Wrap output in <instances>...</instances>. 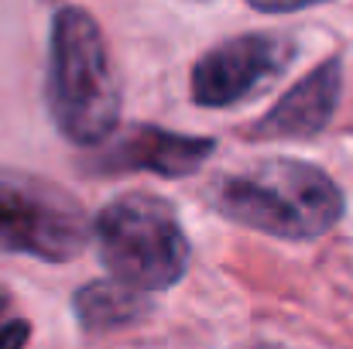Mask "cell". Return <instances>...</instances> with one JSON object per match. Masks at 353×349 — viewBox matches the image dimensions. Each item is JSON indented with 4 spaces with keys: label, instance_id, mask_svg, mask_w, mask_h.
<instances>
[{
    "label": "cell",
    "instance_id": "cell-1",
    "mask_svg": "<svg viewBox=\"0 0 353 349\" xmlns=\"http://www.w3.org/2000/svg\"><path fill=\"white\" fill-rule=\"evenodd\" d=\"M210 202L230 223L281 240H316L347 209L340 185L323 168L295 158H264L220 175L210 185Z\"/></svg>",
    "mask_w": 353,
    "mask_h": 349
},
{
    "label": "cell",
    "instance_id": "cell-2",
    "mask_svg": "<svg viewBox=\"0 0 353 349\" xmlns=\"http://www.w3.org/2000/svg\"><path fill=\"white\" fill-rule=\"evenodd\" d=\"M48 114L72 144L100 147L117 134L120 83L100 24L83 7H62L48 38Z\"/></svg>",
    "mask_w": 353,
    "mask_h": 349
},
{
    "label": "cell",
    "instance_id": "cell-3",
    "mask_svg": "<svg viewBox=\"0 0 353 349\" xmlns=\"http://www.w3.org/2000/svg\"><path fill=\"white\" fill-rule=\"evenodd\" d=\"M93 240L114 281L144 295L179 284L192 260L175 209L154 195H123L103 206L93 223Z\"/></svg>",
    "mask_w": 353,
    "mask_h": 349
},
{
    "label": "cell",
    "instance_id": "cell-4",
    "mask_svg": "<svg viewBox=\"0 0 353 349\" xmlns=\"http://www.w3.org/2000/svg\"><path fill=\"white\" fill-rule=\"evenodd\" d=\"M93 223L59 185L38 175L0 168V250L45 264L72 260L86 250Z\"/></svg>",
    "mask_w": 353,
    "mask_h": 349
},
{
    "label": "cell",
    "instance_id": "cell-5",
    "mask_svg": "<svg viewBox=\"0 0 353 349\" xmlns=\"http://www.w3.org/2000/svg\"><path fill=\"white\" fill-rule=\"evenodd\" d=\"M295 52L285 34H236L192 65L189 93L199 107H236L264 93L295 62Z\"/></svg>",
    "mask_w": 353,
    "mask_h": 349
},
{
    "label": "cell",
    "instance_id": "cell-6",
    "mask_svg": "<svg viewBox=\"0 0 353 349\" xmlns=\"http://www.w3.org/2000/svg\"><path fill=\"white\" fill-rule=\"evenodd\" d=\"M210 137H189L175 130H161L151 123H134L100 144V151L90 158V171L100 175H127V171H151L161 178H182L192 175L210 154Z\"/></svg>",
    "mask_w": 353,
    "mask_h": 349
},
{
    "label": "cell",
    "instance_id": "cell-7",
    "mask_svg": "<svg viewBox=\"0 0 353 349\" xmlns=\"http://www.w3.org/2000/svg\"><path fill=\"white\" fill-rule=\"evenodd\" d=\"M343 93V62L326 59L302 83H295L278 107H271L250 127L254 140H288V137H316L336 114Z\"/></svg>",
    "mask_w": 353,
    "mask_h": 349
},
{
    "label": "cell",
    "instance_id": "cell-8",
    "mask_svg": "<svg viewBox=\"0 0 353 349\" xmlns=\"http://www.w3.org/2000/svg\"><path fill=\"white\" fill-rule=\"evenodd\" d=\"M72 312L86 332H110V329H127L148 319L151 302L144 291L127 288L120 281H90L86 288L76 291Z\"/></svg>",
    "mask_w": 353,
    "mask_h": 349
},
{
    "label": "cell",
    "instance_id": "cell-9",
    "mask_svg": "<svg viewBox=\"0 0 353 349\" xmlns=\"http://www.w3.org/2000/svg\"><path fill=\"white\" fill-rule=\"evenodd\" d=\"M31 336V326L10 312V302L7 295H0V349H24Z\"/></svg>",
    "mask_w": 353,
    "mask_h": 349
},
{
    "label": "cell",
    "instance_id": "cell-10",
    "mask_svg": "<svg viewBox=\"0 0 353 349\" xmlns=\"http://www.w3.org/2000/svg\"><path fill=\"white\" fill-rule=\"evenodd\" d=\"M254 10L261 14H295V10H305V7H316V3H330V0H247Z\"/></svg>",
    "mask_w": 353,
    "mask_h": 349
}]
</instances>
